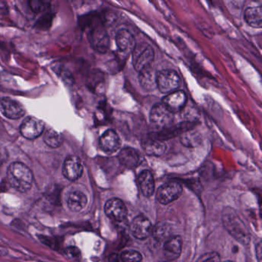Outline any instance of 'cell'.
Returning <instances> with one entry per match:
<instances>
[{
	"mask_svg": "<svg viewBox=\"0 0 262 262\" xmlns=\"http://www.w3.org/2000/svg\"><path fill=\"white\" fill-rule=\"evenodd\" d=\"M7 182L16 191L27 193L31 189L33 174L31 169L22 162L10 164L7 169Z\"/></svg>",
	"mask_w": 262,
	"mask_h": 262,
	"instance_id": "cell-1",
	"label": "cell"
},
{
	"mask_svg": "<svg viewBox=\"0 0 262 262\" xmlns=\"http://www.w3.org/2000/svg\"><path fill=\"white\" fill-rule=\"evenodd\" d=\"M224 227L236 240L247 245L250 242V233L245 224L237 215L235 211L228 208L225 210L222 216Z\"/></svg>",
	"mask_w": 262,
	"mask_h": 262,
	"instance_id": "cell-2",
	"label": "cell"
},
{
	"mask_svg": "<svg viewBox=\"0 0 262 262\" xmlns=\"http://www.w3.org/2000/svg\"><path fill=\"white\" fill-rule=\"evenodd\" d=\"M89 39L92 47L98 53H105L110 48V36L100 19L90 23Z\"/></svg>",
	"mask_w": 262,
	"mask_h": 262,
	"instance_id": "cell-3",
	"label": "cell"
},
{
	"mask_svg": "<svg viewBox=\"0 0 262 262\" xmlns=\"http://www.w3.org/2000/svg\"><path fill=\"white\" fill-rule=\"evenodd\" d=\"M133 63L135 70L140 73L151 68L155 58L154 50L149 44L141 42L133 51Z\"/></svg>",
	"mask_w": 262,
	"mask_h": 262,
	"instance_id": "cell-4",
	"label": "cell"
},
{
	"mask_svg": "<svg viewBox=\"0 0 262 262\" xmlns=\"http://www.w3.org/2000/svg\"><path fill=\"white\" fill-rule=\"evenodd\" d=\"M181 85V79L174 70H162L157 72V88L164 94L178 91Z\"/></svg>",
	"mask_w": 262,
	"mask_h": 262,
	"instance_id": "cell-5",
	"label": "cell"
},
{
	"mask_svg": "<svg viewBox=\"0 0 262 262\" xmlns=\"http://www.w3.org/2000/svg\"><path fill=\"white\" fill-rule=\"evenodd\" d=\"M182 186L176 182H167L158 189L157 200L162 205H168L180 197Z\"/></svg>",
	"mask_w": 262,
	"mask_h": 262,
	"instance_id": "cell-6",
	"label": "cell"
},
{
	"mask_svg": "<svg viewBox=\"0 0 262 262\" xmlns=\"http://www.w3.org/2000/svg\"><path fill=\"white\" fill-rule=\"evenodd\" d=\"M45 124L36 117L26 118L21 124L20 133L26 139L33 140L37 139L43 133Z\"/></svg>",
	"mask_w": 262,
	"mask_h": 262,
	"instance_id": "cell-7",
	"label": "cell"
},
{
	"mask_svg": "<svg viewBox=\"0 0 262 262\" xmlns=\"http://www.w3.org/2000/svg\"><path fill=\"white\" fill-rule=\"evenodd\" d=\"M0 111L5 117L10 119H20L26 114L24 105L9 97L0 99Z\"/></svg>",
	"mask_w": 262,
	"mask_h": 262,
	"instance_id": "cell-8",
	"label": "cell"
},
{
	"mask_svg": "<svg viewBox=\"0 0 262 262\" xmlns=\"http://www.w3.org/2000/svg\"><path fill=\"white\" fill-rule=\"evenodd\" d=\"M174 120V113L170 112L163 103H157L150 112V121L161 127H168Z\"/></svg>",
	"mask_w": 262,
	"mask_h": 262,
	"instance_id": "cell-9",
	"label": "cell"
},
{
	"mask_svg": "<svg viewBox=\"0 0 262 262\" xmlns=\"http://www.w3.org/2000/svg\"><path fill=\"white\" fill-rule=\"evenodd\" d=\"M83 173V166L80 159L76 156H69L62 166L64 177L71 182L78 180Z\"/></svg>",
	"mask_w": 262,
	"mask_h": 262,
	"instance_id": "cell-10",
	"label": "cell"
},
{
	"mask_svg": "<svg viewBox=\"0 0 262 262\" xmlns=\"http://www.w3.org/2000/svg\"><path fill=\"white\" fill-rule=\"evenodd\" d=\"M195 124L194 122H182L178 125L168 126L165 129L159 132V133H151L153 136L159 140L165 142L168 139H172L178 136H182L186 132L192 130Z\"/></svg>",
	"mask_w": 262,
	"mask_h": 262,
	"instance_id": "cell-11",
	"label": "cell"
},
{
	"mask_svg": "<svg viewBox=\"0 0 262 262\" xmlns=\"http://www.w3.org/2000/svg\"><path fill=\"white\" fill-rule=\"evenodd\" d=\"M105 213L110 219L119 222H123L128 214L125 204L119 199H110L105 203Z\"/></svg>",
	"mask_w": 262,
	"mask_h": 262,
	"instance_id": "cell-12",
	"label": "cell"
},
{
	"mask_svg": "<svg viewBox=\"0 0 262 262\" xmlns=\"http://www.w3.org/2000/svg\"><path fill=\"white\" fill-rule=\"evenodd\" d=\"M130 230L136 238L143 240L150 235L152 231V227L151 222L146 217L139 215L133 219Z\"/></svg>",
	"mask_w": 262,
	"mask_h": 262,
	"instance_id": "cell-13",
	"label": "cell"
},
{
	"mask_svg": "<svg viewBox=\"0 0 262 262\" xmlns=\"http://www.w3.org/2000/svg\"><path fill=\"white\" fill-rule=\"evenodd\" d=\"M118 159L122 165L130 169L137 168L143 162V157L141 153L131 147L122 148L118 156Z\"/></svg>",
	"mask_w": 262,
	"mask_h": 262,
	"instance_id": "cell-14",
	"label": "cell"
},
{
	"mask_svg": "<svg viewBox=\"0 0 262 262\" xmlns=\"http://www.w3.org/2000/svg\"><path fill=\"white\" fill-rule=\"evenodd\" d=\"M187 96L183 91L169 93L162 99V103L172 113H179L183 110L187 103Z\"/></svg>",
	"mask_w": 262,
	"mask_h": 262,
	"instance_id": "cell-15",
	"label": "cell"
},
{
	"mask_svg": "<svg viewBox=\"0 0 262 262\" xmlns=\"http://www.w3.org/2000/svg\"><path fill=\"white\" fill-rule=\"evenodd\" d=\"M142 146L144 151L148 156H156V157L162 156L166 151L167 148L165 142L159 140L151 134L145 136L142 139Z\"/></svg>",
	"mask_w": 262,
	"mask_h": 262,
	"instance_id": "cell-16",
	"label": "cell"
},
{
	"mask_svg": "<svg viewBox=\"0 0 262 262\" xmlns=\"http://www.w3.org/2000/svg\"><path fill=\"white\" fill-rule=\"evenodd\" d=\"M99 146L105 152H116L121 146L120 138L114 130H107L99 139Z\"/></svg>",
	"mask_w": 262,
	"mask_h": 262,
	"instance_id": "cell-17",
	"label": "cell"
},
{
	"mask_svg": "<svg viewBox=\"0 0 262 262\" xmlns=\"http://www.w3.org/2000/svg\"><path fill=\"white\" fill-rule=\"evenodd\" d=\"M66 202L70 211L79 212L86 206L88 198L86 194L80 190H72L67 194Z\"/></svg>",
	"mask_w": 262,
	"mask_h": 262,
	"instance_id": "cell-18",
	"label": "cell"
},
{
	"mask_svg": "<svg viewBox=\"0 0 262 262\" xmlns=\"http://www.w3.org/2000/svg\"><path fill=\"white\" fill-rule=\"evenodd\" d=\"M116 41L119 51L125 55L133 53V50L136 46L134 36L128 30H125V29L118 31Z\"/></svg>",
	"mask_w": 262,
	"mask_h": 262,
	"instance_id": "cell-19",
	"label": "cell"
},
{
	"mask_svg": "<svg viewBox=\"0 0 262 262\" xmlns=\"http://www.w3.org/2000/svg\"><path fill=\"white\" fill-rule=\"evenodd\" d=\"M182 249V239L180 236H173L165 242L163 247L164 254L168 260H173L180 256Z\"/></svg>",
	"mask_w": 262,
	"mask_h": 262,
	"instance_id": "cell-20",
	"label": "cell"
},
{
	"mask_svg": "<svg viewBox=\"0 0 262 262\" xmlns=\"http://www.w3.org/2000/svg\"><path fill=\"white\" fill-rule=\"evenodd\" d=\"M138 182L141 191L145 197L152 195L155 191V180L151 171L148 170L142 171L139 174Z\"/></svg>",
	"mask_w": 262,
	"mask_h": 262,
	"instance_id": "cell-21",
	"label": "cell"
},
{
	"mask_svg": "<svg viewBox=\"0 0 262 262\" xmlns=\"http://www.w3.org/2000/svg\"><path fill=\"white\" fill-rule=\"evenodd\" d=\"M139 79L140 85L146 91H153L157 88V72L151 67L139 73Z\"/></svg>",
	"mask_w": 262,
	"mask_h": 262,
	"instance_id": "cell-22",
	"label": "cell"
},
{
	"mask_svg": "<svg viewBox=\"0 0 262 262\" xmlns=\"http://www.w3.org/2000/svg\"><path fill=\"white\" fill-rule=\"evenodd\" d=\"M247 24L253 28L260 29L262 26V7H249L245 12Z\"/></svg>",
	"mask_w": 262,
	"mask_h": 262,
	"instance_id": "cell-23",
	"label": "cell"
},
{
	"mask_svg": "<svg viewBox=\"0 0 262 262\" xmlns=\"http://www.w3.org/2000/svg\"><path fill=\"white\" fill-rule=\"evenodd\" d=\"M43 140L49 147L53 148H59L63 143L62 135L52 128L46 132Z\"/></svg>",
	"mask_w": 262,
	"mask_h": 262,
	"instance_id": "cell-24",
	"label": "cell"
},
{
	"mask_svg": "<svg viewBox=\"0 0 262 262\" xmlns=\"http://www.w3.org/2000/svg\"><path fill=\"white\" fill-rule=\"evenodd\" d=\"M181 142L185 146L193 148L200 143V136L197 132L193 131V129L190 130L182 135Z\"/></svg>",
	"mask_w": 262,
	"mask_h": 262,
	"instance_id": "cell-25",
	"label": "cell"
},
{
	"mask_svg": "<svg viewBox=\"0 0 262 262\" xmlns=\"http://www.w3.org/2000/svg\"><path fill=\"white\" fill-rule=\"evenodd\" d=\"M121 260L123 262H141L142 260V254L133 250L125 251L121 254Z\"/></svg>",
	"mask_w": 262,
	"mask_h": 262,
	"instance_id": "cell-26",
	"label": "cell"
},
{
	"mask_svg": "<svg viewBox=\"0 0 262 262\" xmlns=\"http://www.w3.org/2000/svg\"><path fill=\"white\" fill-rule=\"evenodd\" d=\"M64 255L67 258L73 260H79L81 258V252L79 248L75 246H70L65 248L63 251Z\"/></svg>",
	"mask_w": 262,
	"mask_h": 262,
	"instance_id": "cell-27",
	"label": "cell"
},
{
	"mask_svg": "<svg viewBox=\"0 0 262 262\" xmlns=\"http://www.w3.org/2000/svg\"><path fill=\"white\" fill-rule=\"evenodd\" d=\"M168 233V229L167 228V225H162V226L156 227V229L154 230V235L156 239L162 240V239L166 237L167 234Z\"/></svg>",
	"mask_w": 262,
	"mask_h": 262,
	"instance_id": "cell-28",
	"label": "cell"
},
{
	"mask_svg": "<svg viewBox=\"0 0 262 262\" xmlns=\"http://www.w3.org/2000/svg\"><path fill=\"white\" fill-rule=\"evenodd\" d=\"M39 239H40L41 242H43V244L48 245L50 248H54V249L59 248L57 244L55 243L54 238H50L47 236H41V237H39Z\"/></svg>",
	"mask_w": 262,
	"mask_h": 262,
	"instance_id": "cell-29",
	"label": "cell"
},
{
	"mask_svg": "<svg viewBox=\"0 0 262 262\" xmlns=\"http://www.w3.org/2000/svg\"><path fill=\"white\" fill-rule=\"evenodd\" d=\"M201 262H220V257L216 253H213L211 255L207 256L206 258Z\"/></svg>",
	"mask_w": 262,
	"mask_h": 262,
	"instance_id": "cell-30",
	"label": "cell"
},
{
	"mask_svg": "<svg viewBox=\"0 0 262 262\" xmlns=\"http://www.w3.org/2000/svg\"><path fill=\"white\" fill-rule=\"evenodd\" d=\"M110 262H119L117 255L116 254H112L110 257Z\"/></svg>",
	"mask_w": 262,
	"mask_h": 262,
	"instance_id": "cell-31",
	"label": "cell"
},
{
	"mask_svg": "<svg viewBox=\"0 0 262 262\" xmlns=\"http://www.w3.org/2000/svg\"><path fill=\"white\" fill-rule=\"evenodd\" d=\"M225 262H232V261H230V260H228V261H225Z\"/></svg>",
	"mask_w": 262,
	"mask_h": 262,
	"instance_id": "cell-32",
	"label": "cell"
}]
</instances>
